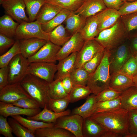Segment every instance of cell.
Here are the masks:
<instances>
[{"instance_id":"cell-1","label":"cell","mask_w":137,"mask_h":137,"mask_svg":"<svg viewBox=\"0 0 137 137\" xmlns=\"http://www.w3.org/2000/svg\"><path fill=\"white\" fill-rule=\"evenodd\" d=\"M90 117L101 125L106 131L124 136L129 132L128 111L120 108L97 113Z\"/></svg>"},{"instance_id":"cell-2","label":"cell","mask_w":137,"mask_h":137,"mask_svg":"<svg viewBox=\"0 0 137 137\" xmlns=\"http://www.w3.org/2000/svg\"><path fill=\"white\" fill-rule=\"evenodd\" d=\"M20 83L40 108H43L47 105L50 98L48 82L32 75L27 74Z\"/></svg>"},{"instance_id":"cell-3","label":"cell","mask_w":137,"mask_h":137,"mask_svg":"<svg viewBox=\"0 0 137 137\" xmlns=\"http://www.w3.org/2000/svg\"><path fill=\"white\" fill-rule=\"evenodd\" d=\"M109 50L105 49L102 60L97 68L90 75L87 85L92 93L97 95L109 87L111 74L109 69Z\"/></svg>"},{"instance_id":"cell-4","label":"cell","mask_w":137,"mask_h":137,"mask_svg":"<svg viewBox=\"0 0 137 137\" xmlns=\"http://www.w3.org/2000/svg\"><path fill=\"white\" fill-rule=\"evenodd\" d=\"M128 38L120 18L114 25L100 32L94 39L105 49L110 50Z\"/></svg>"},{"instance_id":"cell-5","label":"cell","mask_w":137,"mask_h":137,"mask_svg":"<svg viewBox=\"0 0 137 137\" xmlns=\"http://www.w3.org/2000/svg\"><path fill=\"white\" fill-rule=\"evenodd\" d=\"M109 51V61L110 74L118 72L132 56L129 47V38Z\"/></svg>"},{"instance_id":"cell-6","label":"cell","mask_w":137,"mask_h":137,"mask_svg":"<svg viewBox=\"0 0 137 137\" xmlns=\"http://www.w3.org/2000/svg\"><path fill=\"white\" fill-rule=\"evenodd\" d=\"M27 58L21 54L15 56L8 65L9 84L21 83L27 74L29 64Z\"/></svg>"},{"instance_id":"cell-7","label":"cell","mask_w":137,"mask_h":137,"mask_svg":"<svg viewBox=\"0 0 137 137\" xmlns=\"http://www.w3.org/2000/svg\"><path fill=\"white\" fill-rule=\"evenodd\" d=\"M41 25L37 20L20 24L14 37L16 40L38 38L49 41L48 33L42 30Z\"/></svg>"},{"instance_id":"cell-8","label":"cell","mask_w":137,"mask_h":137,"mask_svg":"<svg viewBox=\"0 0 137 137\" xmlns=\"http://www.w3.org/2000/svg\"><path fill=\"white\" fill-rule=\"evenodd\" d=\"M57 71V65L54 63L33 62L30 63L27 74L32 75L49 83L54 80Z\"/></svg>"},{"instance_id":"cell-9","label":"cell","mask_w":137,"mask_h":137,"mask_svg":"<svg viewBox=\"0 0 137 137\" xmlns=\"http://www.w3.org/2000/svg\"><path fill=\"white\" fill-rule=\"evenodd\" d=\"M0 4L7 14L19 24L30 22L26 14L23 0H0Z\"/></svg>"},{"instance_id":"cell-10","label":"cell","mask_w":137,"mask_h":137,"mask_svg":"<svg viewBox=\"0 0 137 137\" xmlns=\"http://www.w3.org/2000/svg\"><path fill=\"white\" fill-rule=\"evenodd\" d=\"M83 119L76 114L66 115L59 118L54 127L62 128L70 132L75 137H83L82 127Z\"/></svg>"},{"instance_id":"cell-11","label":"cell","mask_w":137,"mask_h":137,"mask_svg":"<svg viewBox=\"0 0 137 137\" xmlns=\"http://www.w3.org/2000/svg\"><path fill=\"white\" fill-rule=\"evenodd\" d=\"M105 49L94 39L85 41L78 52L75 69L81 67L98 52Z\"/></svg>"},{"instance_id":"cell-12","label":"cell","mask_w":137,"mask_h":137,"mask_svg":"<svg viewBox=\"0 0 137 137\" xmlns=\"http://www.w3.org/2000/svg\"><path fill=\"white\" fill-rule=\"evenodd\" d=\"M61 47L56 45L49 40L35 54L27 58L29 63L41 62L54 63L57 60V54Z\"/></svg>"},{"instance_id":"cell-13","label":"cell","mask_w":137,"mask_h":137,"mask_svg":"<svg viewBox=\"0 0 137 137\" xmlns=\"http://www.w3.org/2000/svg\"><path fill=\"white\" fill-rule=\"evenodd\" d=\"M25 97L31 98L23 88L20 83L9 84L0 90V101L5 103L12 104Z\"/></svg>"},{"instance_id":"cell-14","label":"cell","mask_w":137,"mask_h":137,"mask_svg":"<svg viewBox=\"0 0 137 137\" xmlns=\"http://www.w3.org/2000/svg\"><path fill=\"white\" fill-rule=\"evenodd\" d=\"M85 42L80 32L74 34L58 53L56 57L57 60L59 61L73 53L78 52L83 47Z\"/></svg>"},{"instance_id":"cell-15","label":"cell","mask_w":137,"mask_h":137,"mask_svg":"<svg viewBox=\"0 0 137 137\" xmlns=\"http://www.w3.org/2000/svg\"><path fill=\"white\" fill-rule=\"evenodd\" d=\"M19 40L20 54L27 58L35 54L48 41L38 38H31Z\"/></svg>"},{"instance_id":"cell-16","label":"cell","mask_w":137,"mask_h":137,"mask_svg":"<svg viewBox=\"0 0 137 137\" xmlns=\"http://www.w3.org/2000/svg\"><path fill=\"white\" fill-rule=\"evenodd\" d=\"M99 32L114 25L120 18L118 10L107 8L96 14Z\"/></svg>"},{"instance_id":"cell-17","label":"cell","mask_w":137,"mask_h":137,"mask_svg":"<svg viewBox=\"0 0 137 137\" xmlns=\"http://www.w3.org/2000/svg\"><path fill=\"white\" fill-rule=\"evenodd\" d=\"M41 111L40 108L36 109L23 108L11 104L0 101V115L5 117L20 115L32 116Z\"/></svg>"},{"instance_id":"cell-18","label":"cell","mask_w":137,"mask_h":137,"mask_svg":"<svg viewBox=\"0 0 137 137\" xmlns=\"http://www.w3.org/2000/svg\"><path fill=\"white\" fill-rule=\"evenodd\" d=\"M107 8L103 0H85L80 8L74 12L87 18Z\"/></svg>"},{"instance_id":"cell-19","label":"cell","mask_w":137,"mask_h":137,"mask_svg":"<svg viewBox=\"0 0 137 137\" xmlns=\"http://www.w3.org/2000/svg\"><path fill=\"white\" fill-rule=\"evenodd\" d=\"M78 52L73 53L68 56L60 60L57 65V71L56 79H62L70 75L75 69L76 57Z\"/></svg>"},{"instance_id":"cell-20","label":"cell","mask_w":137,"mask_h":137,"mask_svg":"<svg viewBox=\"0 0 137 137\" xmlns=\"http://www.w3.org/2000/svg\"><path fill=\"white\" fill-rule=\"evenodd\" d=\"M86 19L74 12L72 11L64 22L66 31L71 36L80 32L85 24Z\"/></svg>"},{"instance_id":"cell-21","label":"cell","mask_w":137,"mask_h":137,"mask_svg":"<svg viewBox=\"0 0 137 137\" xmlns=\"http://www.w3.org/2000/svg\"><path fill=\"white\" fill-rule=\"evenodd\" d=\"M71 110L67 109L60 113H57L48 109L46 105L41 111L34 116H27L28 119L41 121L48 123H55L59 118L70 115Z\"/></svg>"},{"instance_id":"cell-22","label":"cell","mask_w":137,"mask_h":137,"mask_svg":"<svg viewBox=\"0 0 137 137\" xmlns=\"http://www.w3.org/2000/svg\"><path fill=\"white\" fill-rule=\"evenodd\" d=\"M106 130L90 117L83 119L82 127L83 137H102Z\"/></svg>"},{"instance_id":"cell-23","label":"cell","mask_w":137,"mask_h":137,"mask_svg":"<svg viewBox=\"0 0 137 137\" xmlns=\"http://www.w3.org/2000/svg\"><path fill=\"white\" fill-rule=\"evenodd\" d=\"M132 86H135L133 77L119 72L111 74L109 87L122 92Z\"/></svg>"},{"instance_id":"cell-24","label":"cell","mask_w":137,"mask_h":137,"mask_svg":"<svg viewBox=\"0 0 137 137\" xmlns=\"http://www.w3.org/2000/svg\"><path fill=\"white\" fill-rule=\"evenodd\" d=\"M120 97L121 108L128 111L137 109V87H131L123 91Z\"/></svg>"},{"instance_id":"cell-25","label":"cell","mask_w":137,"mask_h":137,"mask_svg":"<svg viewBox=\"0 0 137 137\" xmlns=\"http://www.w3.org/2000/svg\"><path fill=\"white\" fill-rule=\"evenodd\" d=\"M63 9L55 5L45 3L40 9L36 20L41 24L46 23L53 19Z\"/></svg>"},{"instance_id":"cell-26","label":"cell","mask_w":137,"mask_h":137,"mask_svg":"<svg viewBox=\"0 0 137 137\" xmlns=\"http://www.w3.org/2000/svg\"><path fill=\"white\" fill-rule=\"evenodd\" d=\"M98 25L96 14L87 18L84 26L80 32L85 41L94 39L98 36L100 32Z\"/></svg>"},{"instance_id":"cell-27","label":"cell","mask_w":137,"mask_h":137,"mask_svg":"<svg viewBox=\"0 0 137 137\" xmlns=\"http://www.w3.org/2000/svg\"><path fill=\"white\" fill-rule=\"evenodd\" d=\"M47 33L49 40L55 45L61 46H63L72 36L67 32L62 24Z\"/></svg>"},{"instance_id":"cell-28","label":"cell","mask_w":137,"mask_h":137,"mask_svg":"<svg viewBox=\"0 0 137 137\" xmlns=\"http://www.w3.org/2000/svg\"><path fill=\"white\" fill-rule=\"evenodd\" d=\"M34 134L36 137H75L67 130L54 127L37 129Z\"/></svg>"},{"instance_id":"cell-29","label":"cell","mask_w":137,"mask_h":137,"mask_svg":"<svg viewBox=\"0 0 137 137\" xmlns=\"http://www.w3.org/2000/svg\"><path fill=\"white\" fill-rule=\"evenodd\" d=\"M19 24L9 15L5 14L0 18V33L10 38L15 37Z\"/></svg>"},{"instance_id":"cell-30","label":"cell","mask_w":137,"mask_h":137,"mask_svg":"<svg viewBox=\"0 0 137 137\" xmlns=\"http://www.w3.org/2000/svg\"><path fill=\"white\" fill-rule=\"evenodd\" d=\"M120 108H121L120 96L112 100L97 102L93 108L91 116L97 113L108 112Z\"/></svg>"},{"instance_id":"cell-31","label":"cell","mask_w":137,"mask_h":137,"mask_svg":"<svg viewBox=\"0 0 137 137\" xmlns=\"http://www.w3.org/2000/svg\"><path fill=\"white\" fill-rule=\"evenodd\" d=\"M120 18L128 38L137 35V12L121 15Z\"/></svg>"},{"instance_id":"cell-32","label":"cell","mask_w":137,"mask_h":137,"mask_svg":"<svg viewBox=\"0 0 137 137\" xmlns=\"http://www.w3.org/2000/svg\"><path fill=\"white\" fill-rule=\"evenodd\" d=\"M72 11L67 9H63L51 20L41 25L42 30L46 32L52 31L58 26L62 24Z\"/></svg>"},{"instance_id":"cell-33","label":"cell","mask_w":137,"mask_h":137,"mask_svg":"<svg viewBox=\"0 0 137 137\" xmlns=\"http://www.w3.org/2000/svg\"><path fill=\"white\" fill-rule=\"evenodd\" d=\"M96 98V95L93 94L89 95L83 104L73 110L72 114L79 115L83 119L90 117L93 108L97 102Z\"/></svg>"},{"instance_id":"cell-34","label":"cell","mask_w":137,"mask_h":137,"mask_svg":"<svg viewBox=\"0 0 137 137\" xmlns=\"http://www.w3.org/2000/svg\"><path fill=\"white\" fill-rule=\"evenodd\" d=\"M23 126L34 132L37 129L42 128L53 127L54 123H48L25 118L20 115L11 116Z\"/></svg>"},{"instance_id":"cell-35","label":"cell","mask_w":137,"mask_h":137,"mask_svg":"<svg viewBox=\"0 0 137 137\" xmlns=\"http://www.w3.org/2000/svg\"><path fill=\"white\" fill-rule=\"evenodd\" d=\"M30 22L34 21L40 9L46 0H23Z\"/></svg>"},{"instance_id":"cell-36","label":"cell","mask_w":137,"mask_h":137,"mask_svg":"<svg viewBox=\"0 0 137 137\" xmlns=\"http://www.w3.org/2000/svg\"><path fill=\"white\" fill-rule=\"evenodd\" d=\"M91 93V90L87 85L74 86L69 94L70 102H75L87 98Z\"/></svg>"},{"instance_id":"cell-37","label":"cell","mask_w":137,"mask_h":137,"mask_svg":"<svg viewBox=\"0 0 137 137\" xmlns=\"http://www.w3.org/2000/svg\"><path fill=\"white\" fill-rule=\"evenodd\" d=\"M8 122L11 126L13 133L18 137H35L34 133L26 128L16 119L9 118Z\"/></svg>"},{"instance_id":"cell-38","label":"cell","mask_w":137,"mask_h":137,"mask_svg":"<svg viewBox=\"0 0 137 137\" xmlns=\"http://www.w3.org/2000/svg\"><path fill=\"white\" fill-rule=\"evenodd\" d=\"M90 74L82 67L75 69L70 76L73 86L87 85Z\"/></svg>"},{"instance_id":"cell-39","label":"cell","mask_w":137,"mask_h":137,"mask_svg":"<svg viewBox=\"0 0 137 137\" xmlns=\"http://www.w3.org/2000/svg\"><path fill=\"white\" fill-rule=\"evenodd\" d=\"M49 96L52 98L60 99L69 95L63 87L60 79H56L49 83Z\"/></svg>"},{"instance_id":"cell-40","label":"cell","mask_w":137,"mask_h":137,"mask_svg":"<svg viewBox=\"0 0 137 137\" xmlns=\"http://www.w3.org/2000/svg\"><path fill=\"white\" fill-rule=\"evenodd\" d=\"M70 102L69 95L64 98L54 99L50 98L47 105V108L57 113H60L65 110Z\"/></svg>"},{"instance_id":"cell-41","label":"cell","mask_w":137,"mask_h":137,"mask_svg":"<svg viewBox=\"0 0 137 137\" xmlns=\"http://www.w3.org/2000/svg\"><path fill=\"white\" fill-rule=\"evenodd\" d=\"M85 0H46V3L59 6L62 8L75 12L78 9Z\"/></svg>"},{"instance_id":"cell-42","label":"cell","mask_w":137,"mask_h":137,"mask_svg":"<svg viewBox=\"0 0 137 137\" xmlns=\"http://www.w3.org/2000/svg\"><path fill=\"white\" fill-rule=\"evenodd\" d=\"M19 54H20L19 40H16L11 48L0 56V68L8 66L11 59Z\"/></svg>"},{"instance_id":"cell-43","label":"cell","mask_w":137,"mask_h":137,"mask_svg":"<svg viewBox=\"0 0 137 137\" xmlns=\"http://www.w3.org/2000/svg\"><path fill=\"white\" fill-rule=\"evenodd\" d=\"M105 51V49L98 53L81 67L85 69L90 74L93 73L100 63L104 57Z\"/></svg>"},{"instance_id":"cell-44","label":"cell","mask_w":137,"mask_h":137,"mask_svg":"<svg viewBox=\"0 0 137 137\" xmlns=\"http://www.w3.org/2000/svg\"><path fill=\"white\" fill-rule=\"evenodd\" d=\"M122 92L109 87L102 91L96 95V102L114 99L119 97Z\"/></svg>"},{"instance_id":"cell-45","label":"cell","mask_w":137,"mask_h":137,"mask_svg":"<svg viewBox=\"0 0 137 137\" xmlns=\"http://www.w3.org/2000/svg\"><path fill=\"white\" fill-rule=\"evenodd\" d=\"M133 77L137 74V63L132 56L118 72Z\"/></svg>"},{"instance_id":"cell-46","label":"cell","mask_w":137,"mask_h":137,"mask_svg":"<svg viewBox=\"0 0 137 137\" xmlns=\"http://www.w3.org/2000/svg\"><path fill=\"white\" fill-rule=\"evenodd\" d=\"M11 104L26 109H36L40 108L38 103L31 98H23Z\"/></svg>"},{"instance_id":"cell-47","label":"cell","mask_w":137,"mask_h":137,"mask_svg":"<svg viewBox=\"0 0 137 137\" xmlns=\"http://www.w3.org/2000/svg\"><path fill=\"white\" fill-rule=\"evenodd\" d=\"M12 128L7 117L0 115V134L5 137H13Z\"/></svg>"},{"instance_id":"cell-48","label":"cell","mask_w":137,"mask_h":137,"mask_svg":"<svg viewBox=\"0 0 137 137\" xmlns=\"http://www.w3.org/2000/svg\"><path fill=\"white\" fill-rule=\"evenodd\" d=\"M118 11L121 15L137 12V1L125 2Z\"/></svg>"},{"instance_id":"cell-49","label":"cell","mask_w":137,"mask_h":137,"mask_svg":"<svg viewBox=\"0 0 137 137\" xmlns=\"http://www.w3.org/2000/svg\"><path fill=\"white\" fill-rule=\"evenodd\" d=\"M129 131L137 134V109L128 111Z\"/></svg>"},{"instance_id":"cell-50","label":"cell","mask_w":137,"mask_h":137,"mask_svg":"<svg viewBox=\"0 0 137 137\" xmlns=\"http://www.w3.org/2000/svg\"><path fill=\"white\" fill-rule=\"evenodd\" d=\"M15 41L2 34L0 33V53H3L9 48L12 46Z\"/></svg>"},{"instance_id":"cell-51","label":"cell","mask_w":137,"mask_h":137,"mask_svg":"<svg viewBox=\"0 0 137 137\" xmlns=\"http://www.w3.org/2000/svg\"><path fill=\"white\" fill-rule=\"evenodd\" d=\"M9 67L8 66L0 69V90L9 84L8 78Z\"/></svg>"},{"instance_id":"cell-52","label":"cell","mask_w":137,"mask_h":137,"mask_svg":"<svg viewBox=\"0 0 137 137\" xmlns=\"http://www.w3.org/2000/svg\"><path fill=\"white\" fill-rule=\"evenodd\" d=\"M107 8L118 10L124 3L122 0H103Z\"/></svg>"},{"instance_id":"cell-53","label":"cell","mask_w":137,"mask_h":137,"mask_svg":"<svg viewBox=\"0 0 137 137\" xmlns=\"http://www.w3.org/2000/svg\"><path fill=\"white\" fill-rule=\"evenodd\" d=\"M61 83L65 91L69 94L73 86L70 75L65 76L63 78L61 79Z\"/></svg>"},{"instance_id":"cell-54","label":"cell","mask_w":137,"mask_h":137,"mask_svg":"<svg viewBox=\"0 0 137 137\" xmlns=\"http://www.w3.org/2000/svg\"><path fill=\"white\" fill-rule=\"evenodd\" d=\"M129 42L131 53L134 56L137 54V35L129 38Z\"/></svg>"},{"instance_id":"cell-55","label":"cell","mask_w":137,"mask_h":137,"mask_svg":"<svg viewBox=\"0 0 137 137\" xmlns=\"http://www.w3.org/2000/svg\"><path fill=\"white\" fill-rule=\"evenodd\" d=\"M123 135L120 134L110 131H106L102 137H122Z\"/></svg>"},{"instance_id":"cell-56","label":"cell","mask_w":137,"mask_h":137,"mask_svg":"<svg viewBox=\"0 0 137 137\" xmlns=\"http://www.w3.org/2000/svg\"><path fill=\"white\" fill-rule=\"evenodd\" d=\"M124 137H137V134L132 133L129 132L125 134Z\"/></svg>"},{"instance_id":"cell-57","label":"cell","mask_w":137,"mask_h":137,"mask_svg":"<svg viewBox=\"0 0 137 137\" xmlns=\"http://www.w3.org/2000/svg\"><path fill=\"white\" fill-rule=\"evenodd\" d=\"M133 78L135 86L137 87V74L133 77Z\"/></svg>"},{"instance_id":"cell-58","label":"cell","mask_w":137,"mask_h":137,"mask_svg":"<svg viewBox=\"0 0 137 137\" xmlns=\"http://www.w3.org/2000/svg\"><path fill=\"white\" fill-rule=\"evenodd\" d=\"M124 2H133L137 1V0H122Z\"/></svg>"},{"instance_id":"cell-59","label":"cell","mask_w":137,"mask_h":137,"mask_svg":"<svg viewBox=\"0 0 137 137\" xmlns=\"http://www.w3.org/2000/svg\"><path fill=\"white\" fill-rule=\"evenodd\" d=\"M134 56L135 57V58L136 62L137 63V54Z\"/></svg>"}]
</instances>
